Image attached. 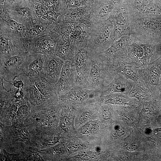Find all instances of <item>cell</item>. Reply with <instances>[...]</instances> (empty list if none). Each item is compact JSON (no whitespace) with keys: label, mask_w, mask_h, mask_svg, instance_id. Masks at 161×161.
<instances>
[{"label":"cell","mask_w":161,"mask_h":161,"mask_svg":"<svg viewBox=\"0 0 161 161\" xmlns=\"http://www.w3.org/2000/svg\"><path fill=\"white\" fill-rule=\"evenodd\" d=\"M130 21L133 41L156 44L161 42V16L130 18Z\"/></svg>","instance_id":"obj_1"},{"label":"cell","mask_w":161,"mask_h":161,"mask_svg":"<svg viewBox=\"0 0 161 161\" xmlns=\"http://www.w3.org/2000/svg\"><path fill=\"white\" fill-rule=\"evenodd\" d=\"M91 61L89 73L84 87L89 89L100 92L113 79L109 68V63L98 53H88Z\"/></svg>","instance_id":"obj_2"},{"label":"cell","mask_w":161,"mask_h":161,"mask_svg":"<svg viewBox=\"0 0 161 161\" xmlns=\"http://www.w3.org/2000/svg\"><path fill=\"white\" fill-rule=\"evenodd\" d=\"M113 26V21L110 19L91 24L89 27L88 53L100 52L111 46L114 41Z\"/></svg>","instance_id":"obj_3"},{"label":"cell","mask_w":161,"mask_h":161,"mask_svg":"<svg viewBox=\"0 0 161 161\" xmlns=\"http://www.w3.org/2000/svg\"><path fill=\"white\" fill-rule=\"evenodd\" d=\"M0 58L27 52L22 40L6 22L0 20Z\"/></svg>","instance_id":"obj_4"},{"label":"cell","mask_w":161,"mask_h":161,"mask_svg":"<svg viewBox=\"0 0 161 161\" xmlns=\"http://www.w3.org/2000/svg\"><path fill=\"white\" fill-rule=\"evenodd\" d=\"M28 52H21L14 55L1 58L0 77L5 81L10 82L24 74Z\"/></svg>","instance_id":"obj_5"},{"label":"cell","mask_w":161,"mask_h":161,"mask_svg":"<svg viewBox=\"0 0 161 161\" xmlns=\"http://www.w3.org/2000/svg\"><path fill=\"white\" fill-rule=\"evenodd\" d=\"M76 52L72 61L76 70L75 86H84L87 82L91 64L88 54V45L75 44Z\"/></svg>","instance_id":"obj_6"},{"label":"cell","mask_w":161,"mask_h":161,"mask_svg":"<svg viewBox=\"0 0 161 161\" xmlns=\"http://www.w3.org/2000/svg\"><path fill=\"white\" fill-rule=\"evenodd\" d=\"M130 18L161 16V3L158 0H125Z\"/></svg>","instance_id":"obj_7"},{"label":"cell","mask_w":161,"mask_h":161,"mask_svg":"<svg viewBox=\"0 0 161 161\" xmlns=\"http://www.w3.org/2000/svg\"><path fill=\"white\" fill-rule=\"evenodd\" d=\"M138 73L152 95H158L161 76V55L154 61L139 68Z\"/></svg>","instance_id":"obj_8"},{"label":"cell","mask_w":161,"mask_h":161,"mask_svg":"<svg viewBox=\"0 0 161 161\" xmlns=\"http://www.w3.org/2000/svg\"><path fill=\"white\" fill-rule=\"evenodd\" d=\"M109 19L113 22L114 41L123 36L130 35V16L125 0L116 7Z\"/></svg>","instance_id":"obj_9"},{"label":"cell","mask_w":161,"mask_h":161,"mask_svg":"<svg viewBox=\"0 0 161 161\" xmlns=\"http://www.w3.org/2000/svg\"><path fill=\"white\" fill-rule=\"evenodd\" d=\"M61 36L51 30L48 33L28 40V52L47 55L54 54L57 42Z\"/></svg>","instance_id":"obj_10"},{"label":"cell","mask_w":161,"mask_h":161,"mask_svg":"<svg viewBox=\"0 0 161 161\" xmlns=\"http://www.w3.org/2000/svg\"><path fill=\"white\" fill-rule=\"evenodd\" d=\"M156 45L133 41L128 46L127 57L130 61L135 63L139 68L145 66L149 63L155 51Z\"/></svg>","instance_id":"obj_11"},{"label":"cell","mask_w":161,"mask_h":161,"mask_svg":"<svg viewBox=\"0 0 161 161\" xmlns=\"http://www.w3.org/2000/svg\"><path fill=\"white\" fill-rule=\"evenodd\" d=\"M6 9L10 16L18 22L25 24L37 19L34 1L26 0H13Z\"/></svg>","instance_id":"obj_12"},{"label":"cell","mask_w":161,"mask_h":161,"mask_svg":"<svg viewBox=\"0 0 161 161\" xmlns=\"http://www.w3.org/2000/svg\"><path fill=\"white\" fill-rule=\"evenodd\" d=\"M109 68L114 76L120 74L135 83H139L143 81L140 78L138 73L139 67L134 62L129 61L128 58L117 59L109 62Z\"/></svg>","instance_id":"obj_13"},{"label":"cell","mask_w":161,"mask_h":161,"mask_svg":"<svg viewBox=\"0 0 161 161\" xmlns=\"http://www.w3.org/2000/svg\"><path fill=\"white\" fill-rule=\"evenodd\" d=\"M76 70L72 61H64L59 78L55 84L57 95L61 96L75 86Z\"/></svg>","instance_id":"obj_14"},{"label":"cell","mask_w":161,"mask_h":161,"mask_svg":"<svg viewBox=\"0 0 161 161\" xmlns=\"http://www.w3.org/2000/svg\"><path fill=\"white\" fill-rule=\"evenodd\" d=\"M133 41L130 35L123 36L114 41L107 49L98 53L108 62L117 59H126L128 46Z\"/></svg>","instance_id":"obj_15"},{"label":"cell","mask_w":161,"mask_h":161,"mask_svg":"<svg viewBox=\"0 0 161 161\" xmlns=\"http://www.w3.org/2000/svg\"><path fill=\"white\" fill-rule=\"evenodd\" d=\"M125 0H100L92 6L91 23H99L108 19L116 7Z\"/></svg>","instance_id":"obj_16"},{"label":"cell","mask_w":161,"mask_h":161,"mask_svg":"<svg viewBox=\"0 0 161 161\" xmlns=\"http://www.w3.org/2000/svg\"><path fill=\"white\" fill-rule=\"evenodd\" d=\"M100 95L99 92L75 86L66 93L60 96L62 103L67 104L80 103Z\"/></svg>","instance_id":"obj_17"},{"label":"cell","mask_w":161,"mask_h":161,"mask_svg":"<svg viewBox=\"0 0 161 161\" xmlns=\"http://www.w3.org/2000/svg\"><path fill=\"white\" fill-rule=\"evenodd\" d=\"M45 54L28 52L25 75L29 80L44 77V63Z\"/></svg>","instance_id":"obj_18"},{"label":"cell","mask_w":161,"mask_h":161,"mask_svg":"<svg viewBox=\"0 0 161 161\" xmlns=\"http://www.w3.org/2000/svg\"><path fill=\"white\" fill-rule=\"evenodd\" d=\"M64 61L54 54L45 55L44 63L45 78L55 84L58 81Z\"/></svg>","instance_id":"obj_19"},{"label":"cell","mask_w":161,"mask_h":161,"mask_svg":"<svg viewBox=\"0 0 161 161\" xmlns=\"http://www.w3.org/2000/svg\"><path fill=\"white\" fill-rule=\"evenodd\" d=\"M91 7L66 8L62 16L64 21L73 24L82 23L89 27L91 24Z\"/></svg>","instance_id":"obj_20"},{"label":"cell","mask_w":161,"mask_h":161,"mask_svg":"<svg viewBox=\"0 0 161 161\" xmlns=\"http://www.w3.org/2000/svg\"><path fill=\"white\" fill-rule=\"evenodd\" d=\"M129 80L120 74H116L111 82L100 91V95L114 93L129 94L134 84L133 82Z\"/></svg>","instance_id":"obj_21"},{"label":"cell","mask_w":161,"mask_h":161,"mask_svg":"<svg viewBox=\"0 0 161 161\" xmlns=\"http://www.w3.org/2000/svg\"><path fill=\"white\" fill-rule=\"evenodd\" d=\"M75 52L74 41L69 37L61 36L56 43L54 54L64 61H72Z\"/></svg>","instance_id":"obj_22"},{"label":"cell","mask_w":161,"mask_h":161,"mask_svg":"<svg viewBox=\"0 0 161 161\" xmlns=\"http://www.w3.org/2000/svg\"><path fill=\"white\" fill-rule=\"evenodd\" d=\"M24 24L26 27V37L28 40L47 34L52 30L49 26L37 19H33Z\"/></svg>","instance_id":"obj_23"},{"label":"cell","mask_w":161,"mask_h":161,"mask_svg":"<svg viewBox=\"0 0 161 161\" xmlns=\"http://www.w3.org/2000/svg\"><path fill=\"white\" fill-rule=\"evenodd\" d=\"M0 19L7 23L16 32L22 40L24 45L26 46L28 40L26 37L25 25L19 23L12 18L6 9L0 8Z\"/></svg>","instance_id":"obj_24"},{"label":"cell","mask_w":161,"mask_h":161,"mask_svg":"<svg viewBox=\"0 0 161 161\" xmlns=\"http://www.w3.org/2000/svg\"><path fill=\"white\" fill-rule=\"evenodd\" d=\"M30 81L46 98L56 96L55 84L50 82L45 77L30 80Z\"/></svg>","instance_id":"obj_25"},{"label":"cell","mask_w":161,"mask_h":161,"mask_svg":"<svg viewBox=\"0 0 161 161\" xmlns=\"http://www.w3.org/2000/svg\"><path fill=\"white\" fill-rule=\"evenodd\" d=\"M129 95L142 101L150 100L152 95L143 81L139 83H134Z\"/></svg>","instance_id":"obj_26"},{"label":"cell","mask_w":161,"mask_h":161,"mask_svg":"<svg viewBox=\"0 0 161 161\" xmlns=\"http://www.w3.org/2000/svg\"><path fill=\"white\" fill-rule=\"evenodd\" d=\"M66 0H36L49 9L62 16L66 7Z\"/></svg>","instance_id":"obj_27"},{"label":"cell","mask_w":161,"mask_h":161,"mask_svg":"<svg viewBox=\"0 0 161 161\" xmlns=\"http://www.w3.org/2000/svg\"><path fill=\"white\" fill-rule=\"evenodd\" d=\"M114 93L109 94V95L101 97L100 100L106 103L115 104H131V102L130 100L122 95Z\"/></svg>","instance_id":"obj_28"},{"label":"cell","mask_w":161,"mask_h":161,"mask_svg":"<svg viewBox=\"0 0 161 161\" xmlns=\"http://www.w3.org/2000/svg\"><path fill=\"white\" fill-rule=\"evenodd\" d=\"M94 3V0H66V7L72 8L83 7H91Z\"/></svg>","instance_id":"obj_29"},{"label":"cell","mask_w":161,"mask_h":161,"mask_svg":"<svg viewBox=\"0 0 161 161\" xmlns=\"http://www.w3.org/2000/svg\"><path fill=\"white\" fill-rule=\"evenodd\" d=\"M29 104L27 101H23L21 102V105L17 112L18 117L21 118L26 114L29 109Z\"/></svg>","instance_id":"obj_30"},{"label":"cell","mask_w":161,"mask_h":161,"mask_svg":"<svg viewBox=\"0 0 161 161\" xmlns=\"http://www.w3.org/2000/svg\"><path fill=\"white\" fill-rule=\"evenodd\" d=\"M69 118L67 116L63 117L61 119L60 124L61 128L64 131H67L69 128L70 125Z\"/></svg>","instance_id":"obj_31"},{"label":"cell","mask_w":161,"mask_h":161,"mask_svg":"<svg viewBox=\"0 0 161 161\" xmlns=\"http://www.w3.org/2000/svg\"><path fill=\"white\" fill-rule=\"evenodd\" d=\"M93 106V105H89L88 108L81 114L79 117V120L80 122H84L89 118L91 114V111L90 110Z\"/></svg>","instance_id":"obj_32"},{"label":"cell","mask_w":161,"mask_h":161,"mask_svg":"<svg viewBox=\"0 0 161 161\" xmlns=\"http://www.w3.org/2000/svg\"><path fill=\"white\" fill-rule=\"evenodd\" d=\"M95 129L94 125L92 123H89L84 125L81 128V131L84 134H88L90 133Z\"/></svg>","instance_id":"obj_33"},{"label":"cell","mask_w":161,"mask_h":161,"mask_svg":"<svg viewBox=\"0 0 161 161\" xmlns=\"http://www.w3.org/2000/svg\"><path fill=\"white\" fill-rule=\"evenodd\" d=\"M102 116L105 120H109L110 118L111 113L109 110L106 108H103L102 112Z\"/></svg>","instance_id":"obj_34"},{"label":"cell","mask_w":161,"mask_h":161,"mask_svg":"<svg viewBox=\"0 0 161 161\" xmlns=\"http://www.w3.org/2000/svg\"><path fill=\"white\" fill-rule=\"evenodd\" d=\"M13 0H0V8L5 9Z\"/></svg>","instance_id":"obj_35"},{"label":"cell","mask_w":161,"mask_h":161,"mask_svg":"<svg viewBox=\"0 0 161 161\" xmlns=\"http://www.w3.org/2000/svg\"><path fill=\"white\" fill-rule=\"evenodd\" d=\"M56 118V115L55 113H51L47 117L46 119V122L47 124L51 123L55 120Z\"/></svg>","instance_id":"obj_36"},{"label":"cell","mask_w":161,"mask_h":161,"mask_svg":"<svg viewBox=\"0 0 161 161\" xmlns=\"http://www.w3.org/2000/svg\"><path fill=\"white\" fill-rule=\"evenodd\" d=\"M18 103H16L13 104L11 106L10 111V115L11 116L13 117L17 112L18 109Z\"/></svg>","instance_id":"obj_37"},{"label":"cell","mask_w":161,"mask_h":161,"mask_svg":"<svg viewBox=\"0 0 161 161\" xmlns=\"http://www.w3.org/2000/svg\"><path fill=\"white\" fill-rule=\"evenodd\" d=\"M125 133L124 129L122 127H119L117 130L115 134L117 137H120L123 135Z\"/></svg>","instance_id":"obj_38"},{"label":"cell","mask_w":161,"mask_h":161,"mask_svg":"<svg viewBox=\"0 0 161 161\" xmlns=\"http://www.w3.org/2000/svg\"><path fill=\"white\" fill-rule=\"evenodd\" d=\"M138 148V146L134 144L128 145L126 147V149L129 151H136Z\"/></svg>","instance_id":"obj_39"},{"label":"cell","mask_w":161,"mask_h":161,"mask_svg":"<svg viewBox=\"0 0 161 161\" xmlns=\"http://www.w3.org/2000/svg\"><path fill=\"white\" fill-rule=\"evenodd\" d=\"M155 51L161 55V42L156 44Z\"/></svg>","instance_id":"obj_40"},{"label":"cell","mask_w":161,"mask_h":161,"mask_svg":"<svg viewBox=\"0 0 161 161\" xmlns=\"http://www.w3.org/2000/svg\"><path fill=\"white\" fill-rule=\"evenodd\" d=\"M158 89L160 97L161 98V76L159 85Z\"/></svg>","instance_id":"obj_41"},{"label":"cell","mask_w":161,"mask_h":161,"mask_svg":"<svg viewBox=\"0 0 161 161\" xmlns=\"http://www.w3.org/2000/svg\"><path fill=\"white\" fill-rule=\"evenodd\" d=\"M20 137H27V136H26L27 135L25 134V133L23 130H21L20 131Z\"/></svg>","instance_id":"obj_42"},{"label":"cell","mask_w":161,"mask_h":161,"mask_svg":"<svg viewBox=\"0 0 161 161\" xmlns=\"http://www.w3.org/2000/svg\"><path fill=\"white\" fill-rule=\"evenodd\" d=\"M1 161H6L7 160V159L5 156H1L0 158Z\"/></svg>","instance_id":"obj_43"},{"label":"cell","mask_w":161,"mask_h":161,"mask_svg":"<svg viewBox=\"0 0 161 161\" xmlns=\"http://www.w3.org/2000/svg\"><path fill=\"white\" fill-rule=\"evenodd\" d=\"M154 130L155 131H158L161 133V128L156 129Z\"/></svg>","instance_id":"obj_44"},{"label":"cell","mask_w":161,"mask_h":161,"mask_svg":"<svg viewBox=\"0 0 161 161\" xmlns=\"http://www.w3.org/2000/svg\"><path fill=\"white\" fill-rule=\"evenodd\" d=\"M100 0H94L95 2H97L99 1Z\"/></svg>","instance_id":"obj_45"},{"label":"cell","mask_w":161,"mask_h":161,"mask_svg":"<svg viewBox=\"0 0 161 161\" xmlns=\"http://www.w3.org/2000/svg\"><path fill=\"white\" fill-rule=\"evenodd\" d=\"M26 0L32 1H35L36 0Z\"/></svg>","instance_id":"obj_46"},{"label":"cell","mask_w":161,"mask_h":161,"mask_svg":"<svg viewBox=\"0 0 161 161\" xmlns=\"http://www.w3.org/2000/svg\"><path fill=\"white\" fill-rule=\"evenodd\" d=\"M160 3H161V0H158Z\"/></svg>","instance_id":"obj_47"}]
</instances>
